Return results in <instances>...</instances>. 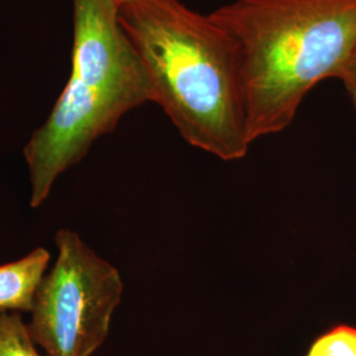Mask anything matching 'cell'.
Wrapping results in <instances>:
<instances>
[{
	"instance_id": "1",
	"label": "cell",
	"mask_w": 356,
	"mask_h": 356,
	"mask_svg": "<svg viewBox=\"0 0 356 356\" xmlns=\"http://www.w3.org/2000/svg\"><path fill=\"white\" fill-rule=\"evenodd\" d=\"M118 19L182 139L225 161L245 157L241 53L229 32L181 0H122Z\"/></svg>"
},
{
	"instance_id": "2",
	"label": "cell",
	"mask_w": 356,
	"mask_h": 356,
	"mask_svg": "<svg viewBox=\"0 0 356 356\" xmlns=\"http://www.w3.org/2000/svg\"><path fill=\"white\" fill-rule=\"evenodd\" d=\"M209 15L239 47L251 144L289 127L356 47V0H235Z\"/></svg>"
},
{
	"instance_id": "3",
	"label": "cell",
	"mask_w": 356,
	"mask_h": 356,
	"mask_svg": "<svg viewBox=\"0 0 356 356\" xmlns=\"http://www.w3.org/2000/svg\"><path fill=\"white\" fill-rule=\"evenodd\" d=\"M116 0H73L70 76L45 123L24 148L31 206L128 111L153 102L149 78L118 19Z\"/></svg>"
},
{
	"instance_id": "4",
	"label": "cell",
	"mask_w": 356,
	"mask_h": 356,
	"mask_svg": "<svg viewBox=\"0 0 356 356\" xmlns=\"http://www.w3.org/2000/svg\"><path fill=\"white\" fill-rule=\"evenodd\" d=\"M56 245L57 260L38 286L28 330L47 356H91L107 339L123 281L76 231L60 229Z\"/></svg>"
},
{
	"instance_id": "5",
	"label": "cell",
	"mask_w": 356,
	"mask_h": 356,
	"mask_svg": "<svg viewBox=\"0 0 356 356\" xmlns=\"http://www.w3.org/2000/svg\"><path fill=\"white\" fill-rule=\"evenodd\" d=\"M49 261V251L38 247L20 260L0 266V312H32Z\"/></svg>"
},
{
	"instance_id": "6",
	"label": "cell",
	"mask_w": 356,
	"mask_h": 356,
	"mask_svg": "<svg viewBox=\"0 0 356 356\" xmlns=\"http://www.w3.org/2000/svg\"><path fill=\"white\" fill-rule=\"evenodd\" d=\"M0 356H41L19 313L0 312Z\"/></svg>"
},
{
	"instance_id": "7",
	"label": "cell",
	"mask_w": 356,
	"mask_h": 356,
	"mask_svg": "<svg viewBox=\"0 0 356 356\" xmlns=\"http://www.w3.org/2000/svg\"><path fill=\"white\" fill-rule=\"evenodd\" d=\"M305 356H356V326L331 327L310 344Z\"/></svg>"
},
{
	"instance_id": "8",
	"label": "cell",
	"mask_w": 356,
	"mask_h": 356,
	"mask_svg": "<svg viewBox=\"0 0 356 356\" xmlns=\"http://www.w3.org/2000/svg\"><path fill=\"white\" fill-rule=\"evenodd\" d=\"M337 79H341L343 82L344 88L347 90L350 98L356 97V47Z\"/></svg>"
},
{
	"instance_id": "9",
	"label": "cell",
	"mask_w": 356,
	"mask_h": 356,
	"mask_svg": "<svg viewBox=\"0 0 356 356\" xmlns=\"http://www.w3.org/2000/svg\"><path fill=\"white\" fill-rule=\"evenodd\" d=\"M351 99V102H353V106H354V110H355L356 114V97H353V98H350Z\"/></svg>"
},
{
	"instance_id": "10",
	"label": "cell",
	"mask_w": 356,
	"mask_h": 356,
	"mask_svg": "<svg viewBox=\"0 0 356 356\" xmlns=\"http://www.w3.org/2000/svg\"><path fill=\"white\" fill-rule=\"evenodd\" d=\"M116 1H119V3H120V1H122V0H116Z\"/></svg>"
}]
</instances>
